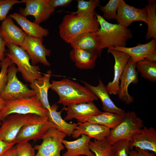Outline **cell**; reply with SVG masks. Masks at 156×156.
Returning <instances> with one entry per match:
<instances>
[{
  "label": "cell",
  "instance_id": "cell-1",
  "mask_svg": "<svg viewBox=\"0 0 156 156\" xmlns=\"http://www.w3.org/2000/svg\"><path fill=\"white\" fill-rule=\"evenodd\" d=\"M59 28L61 38L66 43L70 44L83 34L97 31L100 25L96 14L87 17L70 13L64 16Z\"/></svg>",
  "mask_w": 156,
  "mask_h": 156
},
{
  "label": "cell",
  "instance_id": "cell-2",
  "mask_svg": "<svg viewBox=\"0 0 156 156\" xmlns=\"http://www.w3.org/2000/svg\"><path fill=\"white\" fill-rule=\"evenodd\" d=\"M50 88L59 96L57 103L64 107L98 100L86 87L68 79L53 81Z\"/></svg>",
  "mask_w": 156,
  "mask_h": 156
},
{
  "label": "cell",
  "instance_id": "cell-3",
  "mask_svg": "<svg viewBox=\"0 0 156 156\" xmlns=\"http://www.w3.org/2000/svg\"><path fill=\"white\" fill-rule=\"evenodd\" d=\"M96 15L100 28L95 33L99 39L102 49L125 47L132 37L131 30L119 24L109 23L96 13Z\"/></svg>",
  "mask_w": 156,
  "mask_h": 156
},
{
  "label": "cell",
  "instance_id": "cell-4",
  "mask_svg": "<svg viewBox=\"0 0 156 156\" xmlns=\"http://www.w3.org/2000/svg\"><path fill=\"white\" fill-rule=\"evenodd\" d=\"M6 46L8 51L5 55L16 65L18 71L26 81L30 83L42 77L39 67L31 65L29 55L23 48L10 43H6Z\"/></svg>",
  "mask_w": 156,
  "mask_h": 156
},
{
  "label": "cell",
  "instance_id": "cell-5",
  "mask_svg": "<svg viewBox=\"0 0 156 156\" xmlns=\"http://www.w3.org/2000/svg\"><path fill=\"white\" fill-rule=\"evenodd\" d=\"M48 112L35 96L6 101L5 106L0 112V120L3 121L7 116L14 114H36L47 118Z\"/></svg>",
  "mask_w": 156,
  "mask_h": 156
},
{
  "label": "cell",
  "instance_id": "cell-6",
  "mask_svg": "<svg viewBox=\"0 0 156 156\" xmlns=\"http://www.w3.org/2000/svg\"><path fill=\"white\" fill-rule=\"evenodd\" d=\"M18 72L15 64L12 62L8 69V81L0 97L7 101L32 97L36 96L34 91L29 88L17 78Z\"/></svg>",
  "mask_w": 156,
  "mask_h": 156
},
{
  "label": "cell",
  "instance_id": "cell-7",
  "mask_svg": "<svg viewBox=\"0 0 156 156\" xmlns=\"http://www.w3.org/2000/svg\"><path fill=\"white\" fill-rule=\"evenodd\" d=\"M143 126V121L135 112L128 111L123 120L116 127L111 129L109 136L106 138L111 145L121 140L130 141L133 135Z\"/></svg>",
  "mask_w": 156,
  "mask_h": 156
},
{
  "label": "cell",
  "instance_id": "cell-8",
  "mask_svg": "<svg viewBox=\"0 0 156 156\" xmlns=\"http://www.w3.org/2000/svg\"><path fill=\"white\" fill-rule=\"evenodd\" d=\"M52 125L47 118L32 114L28 121L22 128L15 139L16 144L41 139Z\"/></svg>",
  "mask_w": 156,
  "mask_h": 156
},
{
  "label": "cell",
  "instance_id": "cell-9",
  "mask_svg": "<svg viewBox=\"0 0 156 156\" xmlns=\"http://www.w3.org/2000/svg\"><path fill=\"white\" fill-rule=\"evenodd\" d=\"M66 136L56 129L50 127L41 138L42 143L34 147L38 151L35 156H61L60 152L65 148L62 141Z\"/></svg>",
  "mask_w": 156,
  "mask_h": 156
},
{
  "label": "cell",
  "instance_id": "cell-10",
  "mask_svg": "<svg viewBox=\"0 0 156 156\" xmlns=\"http://www.w3.org/2000/svg\"><path fill=\"white\" fill-rule=\"evenodd\" d=\"M43 38L33 37L26 34L20 46L23 48L29 55L32 65L35 66L40 63L45 66H51L46 57L50 56L51 51L47 49L43 44Z\"/></svg>",
  "mask_w": 156,
  "mask_h": 156
},
{
  "label": "cell",
  "instance_id": "cell-11",
  "mask_svg": "<svg viewBox=\"0 0 156 156\" xmlns=\"http://www.w3.org/2000/svg\"><path fill=\"white\" fill-rule=\"evenodd\" d=\"M32 115L14 114L7 116L1 125L0 138L5 142H14L19 131Z\"/></svg>",
  "mask_w": 156,
  "mask_h": 156
},
{
  "label": "cell",
  "instance_id": "cell-12",
  "mask_svg": "<svg viewBox=\"0 0 156 156\" xmlns=\"http://www.w3.org/2000/svg\"><path fill=\"white\" fill-rule=\"evenodd\" d=\"M21 3H25L24 8H20V14L26 17L32 16L35 18L34 22L38 24L48 20L55 10V8L49 4V0H22Z\"/></svg>",
  "mask_w": 156,
  "mask_h": 156
},
{
  "label": "cell",
  "instance_id": "cell-13",
  "mask_svg": "<svg viewBox=\"0 0 156 156\" xmlns=\"http://www.w3.org/2000/svg\"><path fill=\"white\" fill-rule=\"evenodd\" d=\"M116 20L117 24L127 28L133 22L142 21L146 23L147 13L146 7L138 8L120 0L117 10Z\"/></svg>",
  "mask_w": 156,
  "mask_h": 156
},
{
  "label": "cell",
  "instance_id": "cell-14",
  "mask_svg": "<svg viewBox=\"0 0 156 156\" xmlns=\"http://www.w3.org/2000/svg\"><path fill=\"white\" fill-rule=\"evenodd\" d=\"M136 64L130 58L120 79L121 83L117 95L119 98L127 104L133 101V97L128 92L129 86L131 83L136 84L139 81Z\"/></svg>",
  "mask_w": 156,
  "mask_h": 156
},
{
  "label": "cell",
  "instance_id": "cell-15",
  "mask_svg": "<svg viewBox=\"0 0 156 156\" xmlns=\"http://www.w3.org/2000/svg\"><path fill=\"white\" fill-rule=\"evenodd\" d=\"M62 109L66 112V115L64 118L65 120L75 118L80 123L87 122L90 117L102 112L93 102L72 104L64 107Z\"/></svg>",
  "mask_w": 156,
  "mask_h": 156
},
{
  "label": "cell",
  "instance_id": "cell-16",
  "mask_svg": "<svg viewBox=\"0 0 156 156\" xmlns=\"http://www.w3.org/2000/svg\"><path fill=\"white\" fill-rule=\"evenodd\" d=\"M152 152L156 154V131L153 127H143L132 137L130 150L133 148Z\"/></svg>",
  "mask_w": 156,
  "mask_h": 156
},
{
  "label": "cell",
  "instance_id": "cell-17",
  "mask_svg": "<svg viewBox=\"0 0 156 156\" xmlns=\"http://www.w3.org/2000/svg\"><path fill=\"white\" fill-rule=\"evenodd\" d=\"M108 52L114 57V74L113 81L106 86L109 95L117 94L119 90V80L130 58L127 54L118 50L108 49Z\"/></svg>",
  "mask_w": 156,
  "mask_h": 156
},
{
  "label": "cell",
  "instance_id": "cell-18",
  "mask_svg": "<svg viewBox=\"0 0 156 156\" xmlns=\"http://www.w3.org/2000/svg\"><path fill=\"white\" fill-rule=\"evenodd\" d=\"M78 123L76 129L73 131L71 135L74 138H77L81 135L84 134L91 138L101 141L108 137L110 133L109 128L99 124L88 121Z\"/></svg>",
  "mask_w": 156,
  "mask_h": 156
},
{
  "label": "cell",
  "instance_id": "cell-19",
  "mask_svg": "<svg viewBox=\"0 0 156 156\" xmlns=\"http://www.w3.org/2000/svg\"><path fill=\"white\" fill-rule=\"evenodd\" d=\"M82 81L85 87L101 100L103 104L102 109L105 112L125 115V111L116 106L111 100L106 86L101 79L99 78V83L97 86H94L86 82Z\"/></svg>",
  "mask_w": 156,
  "mask_h": 156
},
{
  "label": "cell",
  "instance_id": "cell-20",
  "mask_svg": "<svg viewBox=\"0 0 156 156\" xmlns=\"http://www.w3.org/2000/svg\"><path fill=\"white\" fill-rule=\"evenodd\" d=\"M0 34L6 43H10L20 46L26 34L14 23L12 18L8 16L1 23Z\"/></svg>",
  "mask_w": 156,
  "mask_h": 156
},
{
  "label": "cell",
  "instance_id": "cell-21",
  "mask_svg": "<svg viewBox=\"0 0 156 156\" xmlns=\"http://www.w3.org/2000/svg\"><path fill=\"white\" fill-rule=\"evenodd\" d=\"M52 73L51 70H49L43 76L30 84L31 89L35 92L43 107L48 110L51 107L48 99V90L51 86L50 80Z\"/></svg>",
  "mask_w": 156,
  "mask_h": 156
},
{
  "label": "cell",
  "instance_id": "cell-22",
  "mask_svg": "<svg viewBox=\"0 0 156 156\" xmlns=\"http://www.w3.org/2000/svg\"><path fill=\"white\" fill-rule=\"evenodd\" d=\"M81 137L73 141H68L63 139L62 141L67 151L62 156H95L89 148V143L91 139L84 135H81Z\"/></svg>",
  "mask_w": 156,
  "mask_h": 156
},
{
  "label": "cell",
  "instance_id": "cell-23",
  "mask_svg": "<svg viewBox=\"0 0 156 156\" xmlns=\"http://www.w3.org/2000/svg\"><path fill=\"white\" fill-rule=\"evenodd\" d=\"M108 49L124 52L130 56V58L133 62L136 63L144 60L150 53L156 50V40L153 39L146 43L138 44L136 46L133 47L117 46Z\"/></svg>",
  "mask_w": 156,
  "mask_h": 156
},
{
  "label": "cell",
  "instance_id": "cell-24",
  "mask_svg": "<svg viewBox=\"0 0 156 156\" xmlns=\"http://www.w3.org/2000/svg\"><path fill=\"white\" fill-rule=\"evenodd\" d=\"M95 32L80 35L70 43L71 46L73 49L79 48L95 52L99 57L100 56L103 49L99 39Z\"/></svg>",
  "mask_w": 156,
  "mask_h": 156
},
{
  "label": "cell",
  "instance_id": "cell-25",
  "mask_svg": "<svg viewBox=\"0 0 156 156\" xmlns=\"http://www.w3.org/2000/svg\"><path fill=\"white\" fill-rule=\"evenodd\" d=\"M9 16L14 20L21 27L22 30L27 35L40 38L47 36L48 29L44 28L34 22L31 21L20 13H14Z\"/></svg>",
  "mask_w": 156,
  "mask_h": 156
},
{
  "label": "cell",
  "instance_id": "cell-26",
  "mask_svg": "<svg viewBox=\"0 0 156 156\" xmlns=\"http://www.w3.org/2000/svg\"><path fill=\"white\" fill-rule=\"evenodd\" d=\"M58 105L55 104L51 106L48 110L47 118L51 124L52 127L65 133L68 136H71L73 131L78 125V123H70L63 119L61 113L63 109L60 111H57Z\"/></svg>",
  "mask_w": 156,
  "mask_h": 156
},
{
  "label": "cell",
  "instance_id": "cell-27",
  "mask_svg": "<svg viewBox=\"0 0 156 156\" xmlns=\"http://www.w3.org/2000/svg\"><path fill=\"white\" fill-rule=\"evenodd\" d=\"M70 57L76 66L80 69H92L95 65L99 57L95 52L79 48H74L70 51Z\"/></svg>",
  "mask_w": 156,
  "mask_h": 156
},
{
  "label": "cell",
  "instance_id": "cell-28",
  "mask_svg": "<svg viewBox=\"0 0 156 156\" xmlns=\"http://www.w3.org/2000/svg\"><path fill=\"white\" fill-rule=\"evenodd\" d=\"M125 117V115L104 112L90 117L87 121L103 125L112 129L116 127L122 121Z\"/></svg>",
  "mask_w": 156,
  "mask_h": 156
},
{
  "label": "cell",
  "instance_id": "cell-29",
  "mask_svg": "<svg viewBox=\"0 0 156 156\" xmlns=\"http://www.w3.org/2000/svg\"><path fill=\"white\" fill-rule=\"evenodd\" d=\"M148 2L145 6L148 15L146 23L148 28L145 38L146 40L151 38L156 40V1L148 0Z\"/></svg>",
  "mask_w": 156,
  "mask_h": 156
},
{
  "label": "cell",
  "instance_id": "cell-30",
  "mask_svg": "<svg viewBox=\"0 0 156 156\" xmlns=\"http://www.w3.org/2000/svg\"><path fill=\"white\" fill-rule=\"evenodd\" d=\"M136 69L141 76L152 82H156V62L144 59L136 63Z\"/></svg>",
  "mask_w": 156,
  "mask_h": 156
},
{
  "label": "cell",
  "instance_id": "cell-31",
  "mask_svg": "<svg viewBox=\"0 0 156 156\" xmlns=\"http://www.w3.org/2000/svg\"><path fill=\"white\" fill-rule=\"evenodd\" d=\"M77 10L75 12L62 11L74 14L83 15L87 17H91L96 14L95 8L99 6L100 1L99 0H77Z\"/></svg>",
  "mask_w": 156,
  "mask_h": 156
},
{
  "label": "cell",
  "instance_id": "cell-32",
  "mask_svg": "<svg viewBox=\"0 0 156 156\" xmlns=\"http://www.w3.org/2000/svg\"><path fill=\"white\" fill-rule=\"evenodd\" d=\"M89 148L95 156H112V145L105 138L101 141H90Z\"/></svg>",
  "mask_w": 156,
  "mask_h": 156
},
{
  "label": "cell",
  "instance_id": "cell-33",
  "mask_svg": "<svg viewBox=\"0 0 156 156\" xmlns=\"http://www.w3.org/2000/svg\"><path fill=\"white\" fill-rule=\"evenodd\" d=\"M130 141L127 139L119 140L112 145V156H129Z\"/></svg>",
  "mask_w": 156,
  "mask_h": 156
},
{
  "label": "cell",
  "instance_id": "cell-34",
  "mask_svg": "<svg viewBox=\"0 0 156 156\" xmlns=\"http://www.w3.org/2000/svg\"><path fill=\"white\" fill-rule=\"evenodd\" d=\"M120 0H110L105 6H99V9L103 13V17L105 20H116L117 10Z\"/></svg>",
  "mask_w": 156,
  "mask_h": 156
},
{
  "label": "cell",
  "instance_id": "cell-35",
  "mask_svg": "<svg viewBox=\"0 0 156 156\" xmlns=\"http://www.w3.org/2000/svg\"><path fill=\"white\" fill-rule=\"evenodd\" d=\"M1 62L0 72V94L4 89L8 81V69L12 62L10 58L6 56Z\"/></svg>",
  "mask_w": 156,
  "mask_h": 156
},
{
  "label": "cell",
  "instance_id": "cell-36",
  "mask_svg": "<svg viewBox=\"0 0 156 156\" xmlns=\"http://www.w3.org/2000/svg\"><path fill=\"white\" fill-rule=\"evenodd\" d=\"M16 156H35V149L28 142L17 144Z\"/></svg>",
  "mask_w": 156,
  "mask_h": 156
},
{
  "label": "cell",
  "instance_id": "cell-37",
  "mask_svg": "<svg viewBox=\"0 0 156 156\" xmlns=\"http://www.w3.org/2000/svg\"><path fill=\"white\" fill-rule=\"evenodd\" d=\"M21 3V1L17 0H0V21L5 19L14 5Z\"/></svg>",
  "mask_w": 156,
  "mask_h": 156
},
{
  "label": "cell",
  "instance_id": "cell-38",
  "mask_svg": "<svg viewBox=\"0 0 156 156\" xmlns=\"http://www.w3.org/2000/svg\"><path fill=\"white\" fill-rule=\"evenodd\" d=\"M129 156H156V153L144 150L138 148L130 150Z\"/></svg>",
  "mask_w": 156,
  "mask_h": 156
},
{
  "label": "cell",
  "instance_id": "cell-39",
  "mask_svg": "<svg viewBox=\"0 0 156 156\" xmlns=\"http://www.w3.org/2000/svg\"><path fill=\"white\" fill-rule=\"evenodd\" d=\"M72 0H49V3L52 7L55 8L58 7H66L71 3Z\"/></svg>",
  "mask_w": 156,
  "mask_h": 156
},
{
  "label": "cell",
  "instance_id": "cell-40",
  "mask_svg": "<svg viewBox=\"0 0 156 156\" xmlns=\"http://www.w3.org/2000/svg\"><path fill=\"white\" fill-rule=\"evenodd\" d=\"M15 144L14 142H5L0 138V155L14 146Z\"/></svg>",
  "mask_w": 156,
  "mask_h": 156
},
{
  "label": "cell",
  "instance_id": "cell-41",
  "mask_svg": "<svg viewBox=\"0 0 156 156\" xmlns=\"http://www.w3.org/2000/svg\"><path fill=\"white\" fill-rule=\"evenodd\" d=\"M6 45V43L3 40L0 34V62L3 61L5 58Z\"/></svg>",
  "mask_w": 156,
  "mask_h": 156
},
{
  "label": "cell",
  "instance_id": "cell-42",
  "mask_svg": "<svg viewBox=\"0 0 156 156\" xmlns=\"http://www.w3.org/2000/svg\"><path fill=\"white\" fill-rule=\"evenodd\" d=\"M16 148L14 146L3 153L0 156H16Z\"/></svg>",
  "mask_w": 156,
  "mask_h": 156
},
{
  "label": "cell",
  "instance_id": "cell-43",
  "mask_svg": "<svg viewBox=\"0 0 156 156\" xmlns=\"http://www.w3.org/2000/svg\"><path fill=\"white\" fill-rule=\"evenodd\" d=\"M144 59L151 61L156 62V50L149 53Z\"/></svg>",
  "mask_w": 156,
  "mask_h": 156
},
{
  "label": "cell",
  "instance_id": "cell-44",
  "mask_svg": "<svg viewBox=\"0 0 156 156\" xmlns=\"http://www.w3.org/2000/svg\"><path fill=\"white\" fill-rule=\"evenodd\" d=\"M6 103V101L0 97V112L4 108Z\"/></svg>",
  "mask_w": 156,
  "mask_h": 156
},
{
  "label": "cell",
  "instance_id": "cell-45",
  "mask_svg": "<svg viewBox=\"0 0 156 156\" xmlns=\"http://www.w3.org/2000/svg\"><path fill=\"white\" fill-rule=\"evenodd\" d=\"M1 121L0 120V125H1Z\"/></svg>",
  "mask_w": 156,
  "mask_h": 156
},
{
  "label": "cell",
  "instance_id": "cell-46",
  "mask_svg": "<svg viewBox=\"0 0 156 156\" xmlns=\"http://www.w3.org/2000/svg\"><path fill=\"white\" fill-rule=\"evenodd\" d=\"M1 67V62H0V68Z\"/></svg>",
  "mask_w": 156,
  "mask_h": 156
}]
</instances>
